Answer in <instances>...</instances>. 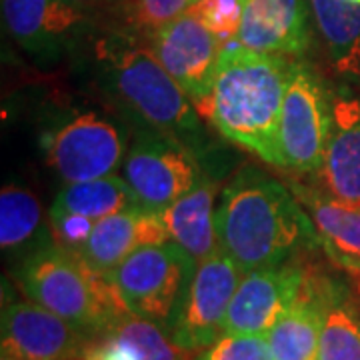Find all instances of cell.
Segmentation results:
<instances>
[{
	"label": "cell",
	"instance_id": "cell-1",
	"mask_svg": "<svg viewBox=\"0 0 360 360\" xmlns=\"http://www.w3.org/2000/svg\"><path fill=\"white\" fill-rule=\"evenodd\" d=\"M220 248L243 274L286 264L300 248L319 245L316 229L296 194L255 167L240 168L220 194Z\"/></svg>",
	"mask_w": 360,
	"mask_h": 360
},
{
	"label": "cell",
	"instance_id": "cell-2",
	"mask_svg": "<svg viewBox=\"0 0 360 360\" xmlns=\"http://www.w3.org/2000/svg\"><path fill=\"white\" fill-rule=\"evenodd\" d=\"M292 66V58L224 44L205 116L224 139L274 167H283L278 122Z\"/></svg>",
	"mask_w": 360,
	"mask_h": 360
},
{
	"label": "cell",
	"instance_id": "cell-3",
	"mask_svg": "<svg viewBox=\"0 0 360 360\" xmlns=\"http://www.w3.org/2000/svg\"><path fill=\"white\" fill-rule=\"evenodd\" d=\"M98 56L108 84L142 122L193 153L200 148L205 136L200 115L148 44L115 37L101 44Z\"/></svg>",
	"mask_w": 360,
	"mask_h": 360
},
{
	"label": "cell",
	"instance_id": "cell-4",
	"mask_svg": "<svg viewBox=\"0 0 360 360\" xmlns=\"http://www.w3.org/2000/svg\"><path fill=\"white\" fill-rule=\"evenodd\" d=\"M28 300L58 314L80 330L108 335L129 314L110 281L77 255L56 245L30 252L14 272Z\"/></svg>",
	"mask_w": 360,
	"mask_h": 360
},
{
	"label": "cell",
	"instance_id": "cell-5",
	"mask_svg": "<svg viewBox=\"0 0 360 360\" xmlns=\"http://www.w3.org/2000/svg\"><path fill=\"white\" fill-rule=\"evenodd\" d=\"M196 260L174 240L146 245L124 258L106 278L130 314L168 330L193 281Z\"/></svg>",
	"mask_w": 360,
	"mask_h": 360
},
{
	"label": "cell",
	"instance_id": "cell-6",
	"mask_svg": "<svg viewBox=\"0 0 360 360\" xmlns=\"http://www.w3.org/2000/svg\"><path fill=\"white\" fill-rule=\"evenodd\" d=\"M42 150L66 184L115 174L127 156V136L108 116L72 112L42 134Z\"/></svg>",
	"mask_w": 360,
	"mask_h": 360
},
{
	"label": "cell",
	"instance_id": "cell-7",
	"mask_svg": "<svg viewBox=\"0 0 360 360\" xmlns=\"http://www.w3.org/2000/svg\"><path fill=\"white\" fill-rule=\"evenodd\" d=\"M243 276V270L224 250L196 264L168 326V335L182 352H202L224 336L229 307Z\"/></svg>",
	"mask_w": 360,
	"mask_h": 360
},
{
	"label": "cell",
	"instance_id": "cell-8",
	"mask_svg": "<svg viewBox=\"0 0 360 360\" xmlns=\"http://www.w3.org/2000/svg\"><path fill=\"white\" fill-rule=\"evenodd\" d=\"M333 96L310 66L296 63L284 94L278 146L283 168L300 174L321 172L330 130Z\"/></svg>",
	"mask_w": 360,
	"mask_h": 360
},
{
	"label": "cell",
	"instance_id": "cell-9",
	"mask_svg": "<svg viewBox=\"0 0 360 360\" xmlns=\"http://www.w3.org/2000/svg\"><path fill=\"white\" fill-rule=\"evenodd\" d=\"M127 180L144 210L162 214L202 180L191 148L150 130L139 134L122 160Z\"/></svg>",
	"mask_w": 360,
	"mask_h": 360
},
{
	"label": "cell",
	"instance_id": "cell-10",
	"mask_svg": "<svg viewBox=\"0 0 360 360\" xmlns=\"http://www.w3.org/2000/svg\"><path fill=\"white\" fill-rule=\"evenodd\" d=\"M148 39L158 63L186 92L198 115L206 116L224 44L191 11L148 32Z\"/></svg>",
	"mask_w": 360,
	"mask_h": 360
},
{
	"label": "cell",
	"instance_id": "cell-11",
	"mask_svg": "<svg viewBox=\"0 0 360 360\" xmlns=\"http://www.w3.org/2000/svg\"><path fill=\"white\" fill-rule=\"evenodd\" d=\"M89 333L32 300L2 307V350L20 360H82Z\"/></svg>",
	"mask_w": 360,
	"mask_h": 360
},
{
	"label": "cell",
	"instance_id": "cell-12",
	"mask_svg": "<svg viewBox=\"0 0 360 360\" xmlns=\"http://www.w3.org/2000/svg\"><path fill=\"white\" fill-rule=\"evenodd\" d=\"M2 20L20 49L56 58L89 32L90 14L68 0H2Z\"/></svg>",
	"mask_w": 360,
	"mask_h": 360
},
{
	"label": "cell",
	"instance_id": "cell-13",
	"mask_svg": "<svg viewBox=\"0 0 360 360\" xmlns=\"http://www.w3.org/2000/svg\"><path fill=\"white\" fill-rule=\"evenodd\" d=\"M304 281L290 264L246 272L232 296L224 335H266L300 296Z\"/></svg>",
	"mask_w": 360,
	"mask_h": 360
},
{
	"label": "cell",
	"instance_id": "cell-14",
	"mask_svg": "<svg viewBox=\"0 0 360 360\" xmlns=\"http://www.w3.org/2000/svg\"><path fill=\"white\" fill-rule=\"evenodd\" d=\"M309 0H243L234 42L262 54L296 58L310 46Z\"/></svg>",
	"mask_w": 360,
	"mask_h": 360
},
{
	"label": "cell",
	"instance_id": "cell-15",
	"mask_svg": "<svg viewBox=\"0 0 360 360\" xmlns=\"http://www.w3.org/2000/svg\"><path fill=\"white\" fill-rule=\"evenodd\" d=\"M321 174L333 198L360 205V98L348 92L333 96Z\"/></svg>",
	"mask_w": 360,
	"mask_h": 360
},
{
	"label": "cell",
	"instance_id": "cell-16",
	"mask_svg": "<svg viewBox=\"0 0 360 360\" xmlns=\"http://www.w3.org/2000/svg\"><path fill=\"white\" fill-rule=\"evenodd\" d=\"M165 240H170V234L160 214L144 208H130L98 220L78 257L94 272L106 276L139 248Z\"/></svg>",
	"mask_w": 360,
	"mask_h": 360
},
{
	"label": "cell",
	"instance_id": "cell-17",
	"mask_svg": "<svg viewBox=\"0 0 360 360\" xmlns=\"http://www.w3.org/2000/svg\"><path fill=\"white\" fill-rule=\"evenodd\" d=\"M292 193L309 212L319 245L328 258L360 281V205L342 202L300 186H295Z\"/></svg>",
	"mask_w": 360,
	"mask_h": 360
},
{
	"label": "cell",
	"instance_id": "cell-18",
	"mask_svg": "<svg viewBox=\"0 0 360 360\" xmlns=\"http://www.w3.org/2000/svg\"><path fill=\"white\" fill-rule=\"evenodd\" d=\"M170 240L180 245L191 257L202 262L220 248L214 210V186L208 180H200L191 193L180 196L160 214Z\"/></svg>",
	"mask_w": 360,
	"mask_h": 360
},
{
	"label": "cell",
	"instance_id": "cell-19",
	"mask_svg": "<svg viewBox=\"0 0 360 360\" xmlns=\"http://www.w3.org/2000/svg\"><path fill=\"white\" fill-rule=\"evenodd\" d=\"M322 333L321 290L304 281L300 296L266 333L274 360H319Z\"/></svg>",
	"mask_w": 360,
	"mask_h": 360
},
{
	"label": "cell",
	"instance_id": "cell-20",
	"mask_svg": "<svg viewBox=\"0 0 360 360\" xmlns=\"http://www.w3.org/2000/svg\"><path fill=\"white\" fill-rule=\"evenodd\" d=\"M309 2L330 65L340 77L360 84V6L347 0Z\"/></svg>",
	"mask_w": 360,
	"mask_h": 360
},
{
	"label": "cell",
	"instance_id": "cell-21",
	"mask_svg": "<svg viewBox=\"0 0 360 360\" xmlns=\"http://www.w3.org/2000/svg\"><path fill=\"white\" fill-rule=\"evenodd\" d=\"M130 208H141L139 198L127 184V180L116 174L66 184L54 196L51 206L52 212H68L92 222H98Z\"/></svg>",
	"mask_w": 360,
	"mask_h": 360
},
{
	"label": "cell",
	"instance_id": "cell-22",
	"mask_svg": "<svg viewBox=\"0 0 360 360\" xmlns=\"http://www.w3.org/2000/svg\"><path fill=\"white\" fill-rule=\"evenodd\" d=\"M319 360H360V310L342 290L324 286Z\"/></svg>",
	"mask_w": 360,
	"mask_h": 360
},
{
	"label": "cell",
	"instance_id": "cell-23",
	"mask_svg": "<svg viewBox=\"0 0 360 360\" xmlns=\"http://www.w3.org/2000/svg\"><path fill=\"white\" fill-rule=\"evenodd\" d=\"M42 232V206L25 186L6 184L0 193V246L16 252L30 246Z\"/></svg>",
	"mask_w": 360,
	"mask_h": 360
},
{
	"label": "cell",
	"instance_id": "cell-24",
	"mask_svg": "<svg viewBox=\"0 0 360 360\" xmlns=\"http://www.w3.org/2000/svg\"><path fill=\"white\" fill-rule=\"evenodd\" d=\"M104 336H112L127 347L136 360H182L174 340L167 335L165 326L134 314H124Z\"/></svg>",
	"mask_w": 360,
	"mask_h": 360
},
{
	"label": "cell",
	"instance_id": "cell-25",
	"mask_svg": "<svg viewBox=\"0 0 360 360\" xmlns=\"http://www.w3.org/2000/svg\"><path fill=\"white\" fill-rule=\"evenodd\" d=\"M200 22L222 42L229 44L238 37L243 20V0H196L188 8Z\"/></svg>",
	"mask_w": 360,
	"mask_h": 360
},
{
	"label": "cell",
	"instance_id": "cell-26",
	"mask_svg": "<svg viewBox=\"0 0 360 360\" xmlns=\"http://www.w3.org/2000/svg\"><path fill=\"white\" fill-rule=\"evenodd\" d=\"M196 360H274L266 335H224Z\"/></svg>",
	"mask_w": 360,
	"mask_h": 360
},
{
	"label": "cell",
	"instance_id": "cell-27",
	"mask_svg": "<svg viewBox=\"0 0 360 360\" xmlns=\"http://www.w3.org/2000/svg\"><path fill=\"white\" fill-rule=\"evenodd\" d=\"M51 219V232H52V245L63 248L66 252L80 255V250L84 248L89 240L90 232L94 229L96 222L89 219H82L77 214H68V212H52L49 214Z\"/></svg>",
	"mask_w": 360,
	"mask_h": 360
},
{
	"label": "cell",
	"instance_id": "cell-28",
	"mask_svg": "<svg viewBox=\"0 0 360 360\" xmlns=\"http://www.w3.org/2000/svg\"><path fill=\"white\" fill-rule=\"evenodd\" d=\"M194 2L196 0H136V20L146 32H153L186 13Z\"/></svg>",
	"mask_w": 360,
	"mask_h": 360
},
{
	"label": "cell",
	"instance_id": "cell-29",
	"mask_svg": "<svg viewBox=\"0 0 360 360\" xmlns=\"http://www.w3.org/2000/svg\"><path fill=\"white\" fill-rule=\"evenodd\" d=\"M82 360H136L129 348L122 347L112 336H104V340L96 347L89 348Z\"/></svg>",
	"mask_w": 360,
	"mask_h": 360
},
{
	"label": "cell",
	"instance_id": "cell-30",
	"mask_svg": "<svg viewBox=\"0 0 360 360\" xmlns=\"http://www.w3.org/2000/svg\"><path fill=\"white\" fill-rule=\"evenodd\" d=\"M68 2H75V4H78V6H82V8L89 11L90 6H101V4H106V2H110V0H68Z\"/></svg>",
	"mask_w": 360,
	"mask_h": 360
},
{
	"label": "cell",
	"instance_id": "cell-31",
	"mask_svg": "<svg viewBox=\"0 0 360 360\" xmlns=\"http://www.w3.org/2000/svg\"><path fill=\"white\" fill-rule=\"evenodd\" d=\"M0 360H20L18 356H14L13 352H8V350H2V354H0Z\"/></svg>",
	"mask_w": 360,
	"mask_h": 360
},
{
	"label": "cell",
	"instance_id": "cell-32",
	"mask_svg": "<svg viewBox=\"0 0 360 360\" xmlns=\"http://www.w3.org/2000/svg\"><path fill=\"white\" fill-rule=\"evenodd\" d=\"M347 2H350V4H359L360 6V0H347Z\"/></svg>",
	"mask_w": 360,
	"mask_h": 360
}]
</instances>
